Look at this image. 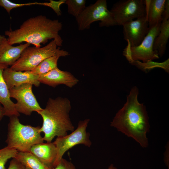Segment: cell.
I'll return each instance as SVG.
<instances>
[{"label": "cell", "mask_w": 169, "mask_h": 169, "mask_svg": "<svg viewBox=\"0 0 169 169\" xmlns=\"http://www.w3.org/2000/svg\"><path fill=\"white\" fill-rule=\"evenodd\" d=\"M138 94L137 87H132L126 102L116 113L110 125L146 148L149 145L147 134L150 125L145 106L138 101Z\"/></svg>", "instance_id": "cell-1"}, {"label": "cell", "mask_w": 169, "mask_h": 169, "mask_svg": "<svg viewBox=\"0 0 169 169\" xmlns=\"http://www.w3.org/2000/svg\"><path fill=\"white\" fill-rule=\"evenodd\" d=\"M61 22L58 20H51L40 15L24 21L19 28L5 32L8 43L13 45L23 42L32 44L36 47H41L49 40H56L59 47L62 45L63 40L59 34L62 29Z\"/></svg>", "instance_id": "cell-2"}, {"label": "cell", "mask_w": 169, "mask_h": 169, "mask_svg": "<svg viewBox=\"0 0 169 169\" xmlns=\"http://www.w3.org/2000/svg\"><path fill=\"white\" fill-rule=\"evenodd\" d=\"M71 109L70 100L67 98H49L45 108L37 112L43 119L40 131L44 134L43 139L48 142H52L56 136L68 135V132L74 130L69 117Z\"/></svg>", "instance_id": "cell-3"}, {"label": "cell", "mask_w": 169, "mask_h": 169, "mask_svg": "<svg viewBox=\"0 0 169 169\" xmlns=\"http://www.w3.org/2000/svg\"><path fill=\"white\" fill-rule=\"evenodd\" d=\"M18 117L13 115L9 117L6 141L7 146L18 152H30L33 146L44 142L40 131V127L22 124Z\"/></svg>", "instance_id": "cell-4"}, {"label": "cell", "mask_w": 169, "mask_h": 169, "mask_svg": "<svg viewBox=\"0 0 169 169\" xmlns=\"http://www.w3.org/2000/svg\"><path fill=\"white\" fill-rule=\"evenodd\" d=\"M57 41L53 39L43 47L29 46L23 52L18 59L10 67L16 71H30L44 59L55 55L60 50Z\"/></svg>", "instance_id": "cell-5"}, {"label": "cell", "mask_w": 169, "mask_h": 169, "mask_svg": "<svg viewBox=\"0 0 169 169\" xmlns=\"http://www.w3.org/2000/svg\"><path fill=\"white\" fill-rule=\"evenodd\" d=\"M79 30L90 28L93 22L100 21V27L116 25L112 13L108 8L106 0H98L93 4L86 7L76 18Z\"/></svg>", "instance_id": "cell-6"}, {"label": "cell", "mask_w": 169, "mask_h": 169, "mask_svg": "<svg viewBox=\"0 0 169 169\" xmlns=\"http://www.w3.org/2000/svg\"><path fill=\"white\" fill-rule=\"evenodd\" d=\"M90 120L88 119L80 120L77 128L70 134L57 137L53 142L56 147L57 154L53 167L59 163L66 152L74 146L81 144L90 147L92 143L90 134L86 131Z\"/></svg>", "instance_id": "cell-7"}, {"label": "cell", "mask_w": 169, "mask_h": 169, "mask_svg": "<svg viewBox=\"0 0 169 169\" xmlns=\"http://www.w3.org/2000/svg\"><path fill=\"white\" fill-rule=\"evenodd\" d=\"M161 23L150 28L147 34L138 46L133 47L127 45L124 54L130 62L140 60L146 63L159 58L153 46L154 40L159 33Z\"/></svg>", "instance_id": "cell-8"}, {"label": "cell", "mask_w": 169, "mask_h": 169, "mask_svg": "<svg viewBox=\"0 0 169 169\" xmlns=\"http://www.w3.org/2000/svg\"><path fill=\"white\" fill-rule=\"evenodd\" d=\"M110 11L116 25L122 26L146 15L145 0H121L113 5Z\"/></svg>", "instance_id": "cell-9"}, {"label": "cell", "mask_w": 169, "mask_h": 169, "mask_svg": "<svg viewBox=\"0 0 169 169\" xmlns=\"http://www.w3.org/2000/svg\"><path fill=\"white\" fill-rule=\"evenodd\" d=\"M32 85L30 84H24L9 90L10 97L17 101L15 107L19 113L30 115L33 111L37 112L43 109L33 92Z\"/></svg>", "instance_id": "cell-10"}, {"label": "cell", "mask_w": 169, "mask_h": 169, "mask_svg": "<svg viewBox=\"0 0 169 169\" xmlns=\"http://www.w3.org/2000/svg\"><path fill=\"white\" fill-rule=\"evenodd\" d=\"M124 39L131 47H136L142 42L150 28L146 15L124 23L123 25Z\"/></svg>", "instance_id": "cell-11"}, {"label": "cell", "mask_w": 169, "mask_h": 169, "mask_svg": "<svg viewBox=\"0 0 169 169\" xmlns=\"http://www.w3.org/2000/svg\"><path fill=\"white\" fill-rule=\"evenodd\" d=\"M38 80L53 87L63 84L71 88L76 85L79 80L71 73L59 69L57 67L47 73L39 75Z\"/></svg>", "instance_id": "cell-12"}, {"label": "cell", "mask_w": 169, "mask_h": 169, "mask_svg": "<svg viewBox=\"0 0 169 169\" xmlns=\"http://www.w3.org/2000/svg\"><path fill=\"white\" fill-rule=\"evenodd\" d=\"M39 76L33 74L30 71H16L8 67L5 68L3 72V77L9 90L24 84L39 87L40 83L38 79Z\"/></svg>", "instance_id": "cell-13"}, {"label": "cell", "mask_w": 169, "mask_h": 169, "mask_svg": "<svg viewBox=\"0 0 169 169\" xmlns=\"http://www.w3.org/2000/svg\"><path fill=\"white\" fill-rule=\"evenodd\" d=\"M30 152L50 169L53 167L57 154L54 142L38 143L33 146Z\"/></svg>", "instance_id": "cell-14"}, {"label": "cell", "mask_w": 169, "mask_h": 169, "mask_svg": "<svg viewBox=\"0 0 169 169\" xmlns=\"http://www.w3.org/2000/svg\"><path fill=\"white\" fill-rule=\"evenodd\" d=\"M30 44L26 43L17 46L10 44L6 38L0 44V64L12 66L19 58L23 51Z\"/></svg>", "instance_id": "cell-15"}, {"label": "cell", "mask_w": 169, "mask_h": 169, "mask_svg": "<svg viewBox=\"0 0 169 169\" xmlns=\"http://www.w3.org/2000/svg\"><path fill=\"white\" fill-rule=\"evenodd\" d=\"M7 67L4 64H0V103L4 109L5 116H19L20 114L15 109V103L11 99L9 90L3 76V71Z\"/></svg>", "instance_id": "cell-16"}, {"label": "cell", "mask_w": 169, "mask_h": 169, "mask_svg": "<svg viewBox=\"0 0 169 169\" xmlns=\"http://www.w3.org/2000/svg\"><path fill=\"white\" fill-rule=\"evenodd\" d=\"M166 0H145L146 15L149 28L161 23Z\"/></svg>", "instance_id": "cell-17"}, {"label": "cell", "mask_w": 169, "mask_h": 169, "mask_svg": "<svg viewBox=\"0 0 169 169\" xmlns=\"http://www.w3.org/2000/svg\"><path fill=\"white\" fill-rule=\"evenodd\" d=\"M169 38V19H163L161 23L159 33L155 38L153 49L159 57H162L166 49V46Z\"/></svg>", "instance_id": "cell-18"}, {"label": "cell", "mask_w": 169, "mask_h": 169, "mask_svg": "<svg viewBox=\"0 0 169 169\" xmlns=\"http://www.w3.org/2000/svg\"><path fill=\"white\" fill-rule=\"evenodd\" d=\"M69 55V54L67 51L60 49L55 55L44 59L30 71L34 75H40L47 73L57 67L58 61L60 57H65Z\"/></svg>", "instance_id": "cell-19"}, {"label": "cell", "mask_w": 169, "mask_h": 169, "mask_svg": "<svg viewBox=\"0 0 169 169\" xmlns=\"http://www.w3.org/2000/svg\"><path fill=\"white\" fill-rule=\"evenodd\" d=\"M15 158L31 169H50L30 152H18Z\"/></svg>", "instance_id": "cell-20"}, {"label": "cell", "mask_w": 169, "mask_h": 169, "mask_svg": "<svg viewBox=\"0 0 169 169\" xmlns=\"http://www.w3.org/2000/svg\"><path fill=\"white\" fill-rule=\"evenodd\" d=\"M65 3L68 6V12L77 18L85 8V0H66Z\"/></svg>", "instance_id": "cell-21"}, {"label": "cell", "mask_w": 169, "mask_h": 169, "mask_svg": "<svg viewBox=\"0 0 169 169\" xmlns=\"http://www.w3.org/2000/svg\"><path fill=\"white\" fill-rule=\"evenodd\" d=\"M18 152L7 146L0 149V169H5V165L8 161L11 158H15Z\"/></svg>", "instance_id": "cell-22"}, {"label": "cell", "mask_w": 169, "mask_h": 169, "mask_svg": "<svg viewBox=\"0 0 169 169\" xmlns=\"http://www.w3.org/2000/svg\"><path fill=\"white\" fill-rule=\"evenodd\" d=\"M37 4V2L18 4L13 3L8 0H0V6L4 8L9 14L11 10L13 8L23 6Z\"/></svg>", "instance_id": "cell-23"}, {"label": "cell", "mask_w": 169, "mask_h": 169, "mask_svg": "<svg viewBox=\"0 0 169 169\" xmlns=\"http://www.w3.org/2000/svg\"><path fill=\"white\" fill-rule=\"evenodd\" d=\"M51 169H76L75 166L70 161L62 158L55 167Z\"/></svg>", "instance_id": "cell-24"}, {"label": "cell", "mask_w": 169, "mask_h": 169, "mask_svg": "<svg viewBox=\"0 0 169 169\" xmlns=\"http://www.w3.org/2000/svg\"><path fill=\"white\" fill-rule=\"evenodd\" d=\"M25 166L19 161L15 158L13 159L10 162L7 169H25Z\"/></svg>", "instance_id": "cell-25"}, {"label": "cell", "mask_w": 169, "mask_h": 169, "mask_svg": "<svg viewBox=\"0 0 169 169\" xmlns=\"http://www.w3.org/2000/svg\"><path fill=\"white\" fill-rule=\"evenodd\" d=\"M162 19H169V0H166L163 12L162 15Z\"/></svg>", "instance_id": "cell-26"}, {"label": "cell", "mask_w": 169, "mask_h": 169, "mask_svg": "<svg viewBox=\"0 0 169 169\" xmlns=\"http://www.w3.org/2000/svg\"><path fill=\"white\" fill-rule=\"evenodd\" d=\"M166 151L165 152L164 157V162L165 165L169 169V147L167 145Z\"/></svg>", "instance_id": "cell-27"}, {"label": "cell", "mask_w": 169, "mask_h": 169, "mask_svg": "<svg viewBox=\"0 0 169 169\" xmlns=\"http://www.w3.org/2000/svg\"><path fill=\"white\" fill-rule=\"evenodd\" d=\"M5 116V111L2 105L0 103V121Z\"/></svg>", "instance_id": "cell-28"}, {"label": "cell", "mask_w": 169, "mask_h": 169, "mask_svg": "<svg viewBox=\"0 0 169 169\" xmlns=\"http://www.w3.org/2000/svg\"><path fill=\"white\" fill-rule=\"evenodd\" d=\"M107 169H117L113 164H111L108 167Z\"/></svg>", "instance_id": "cell-29"}, {"label": "cell", "mask_w": 169, "mask_h": 169, "mask_svg": "<svg viewBox=\"0 0 169 169\" xmlns=\"http://www.w3.org/2000/svg\"><path fill=\"white\" fill-rule=\"evenodd\" d=\"M6 38L4 36L0 34V44L2 41Z\"/></svg>", "instance_id": "cell-30"}, {"label": "cell", "mask_w": 169, "mask_h": 169, "mask_svg": "<svg viewBox=\"0 0 169 169\" xmlns=\"http://www.w3.org/2000/svg\"><path fill=\"white\" fill-rule=\"evenodd\" d=\"M25 169H31L29 167L25 166Z\"/></svg>", "instance_id": "cell-31"}, {"label": "cell", "mask_w": 169, "mask_h": 169, "mask_svg": "<svg viewBox=\"0 0 169 169\" xmlns=\"http://www.w3.org/2000/svg\"></svg>", "instance_id": "cell-32"}]
</instances>
